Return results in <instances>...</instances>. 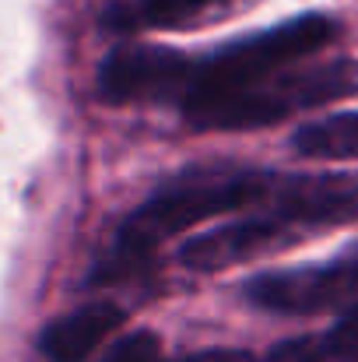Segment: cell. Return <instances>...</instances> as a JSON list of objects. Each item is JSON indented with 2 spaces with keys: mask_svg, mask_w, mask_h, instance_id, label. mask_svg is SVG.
<instances>
[{
  "mask_svg": "<svg viewBox=\"0 0 358 362\" xmlns=\"http://www.w3.org/2000/svg\"><path fill=\"white\" fill-rule=\"evenodd\" d=\"M172 362H256L253 352L246 349H204V352H193V356H179Z\"/></svg>",
  "mask_w": 358,
  "mask_h": 362,
  "instance_id": "obj_12",
  "label": "cell"
},
{
  "mask_svg": "<svg viewBox=\"0 0 358 362\" xmlns=\"http://www.w3.org/2000/svg\"><path fill=\"white\" fill-rule=\"evenodd\" d=\"M292 148L313 162H358V110L302 123L292 134Z\"/></svg>",
  "mask_w": 358,
  "mask_h": 362,
  "instance_id": "obj_10",
  "label": "cell"
},
{
  "mask_svg": "<svg viewBox=\"0 0 358 362\" xmlns=\"http://www.w3.org/2000/svg\"><path fill=\"white\" fill-rule=\"evenodd\" d=\"M123 310L117 303H88L53 324L42 327L39 334V352L53 362H81L88 359L119 324H123Z\"/></svg>",
  "mask_w": 358,
  "mask_h": 362,
  "instance_id": "obj_7",
  "label": "cell"
},
{
  "mask_svg": "<svg viewBox=\"0 0 358 362\" xmlns=\"http://www.w3.org/2000/svg\"><path fill=\"white\" fill-rule=\"evenodd\" d=\"M106 362H162V345L155 331H133L109 349Z\"/></svg>",
  "mask_w": 358,
  "mask_h": 362,
  "instance_id": "obj_11",
  "label": "cell"
},
{
  "mask_svg": "<svg viewBox=\"0 0 358 362\" xmlns=\"http://www.w3.org/2000/svg\"><path fill=\"white\" fill-rule=\"evenodd\" d=\"M193 60L169 46L126 42L99 67V95L113 106L133 103H179Z\"/></svg>",
  "mask_w": 358,
  "mask_h": 362,
  "instance_id": "obj_5",
  "label": "cell"
},
{
  "mask_svg": "<svg viewBox=\"0 0 358 362\" xmlns=\"http://www.w3.org/2000/svg\"><path fill=\"white\" fill-rule=\"evenodd\" d=\"M358 95V64L355 60H323V64H292L260 85L239 92L232 99L211 106L190 127L197 130H256L270 127L299 113L323 110L330 103Z\"/></svg>",
  "mask_w": 358,
  "mask_h": 362,
  "instance_id": "obj_3",
  "label": "cell"
},
{
  "mask_svg": "<svg viewBox=\"0 0 358 362\" xmlns=\"http://www.w3.org/2000/svg\"><path fill=\"white\" fill-rule=\"evenodd\" d=\"M267 187H270V169H249V165H215V169L179 173L176 180L162 183L137 211L126 215L109 253L92 271V281L109 285L133 278L155 260V250L162 240L225 215L256 211L267 197Z\"/></svg>",
  "mask_w": 358,
  "mask_h": 362,
  "instance_id": "obj_1",
  "label": "cell"
},
{
  "mask_svg": "<svg viewBox=\"0 0 358 362\" xmlns=\"http://www.w3.org/2000/svg\"><path fill=\"white\" fill-rule=\"evenodd\" d=\"M242 292L263 313H281V317L341 313L358 303V240L320 264L260 271L246 281Z\"/></svg>",
  "mask_w": 358,
  "mask_h": 362,
  "instance_id": "obj_4",
  "label": "cell"
},
{
  "mask_svg": "<svg viewBox=\"0 0 358 362\" xmlns=\"http://www.w3.org/2000/svg\"><path fill=\"white\" fill-rule=\"evenodd\" d=\"M295 243L302 240L281 222H274L267 211H246V215L222 222L218 229H204L193 240H186L179 246V264L193 271H225L253 257L288 250Z\"/></svg>",
  "mask_w": 358,
  "mask_h": 362,
  "instance_id": "obj_6",
  "label": "cell"
},
{
  "mask_svg": "<svg viewBox=\"0 0 358 362\" xmlns=\"http://www.w3.org/2000/svg\"><path fill=\"white\" fill-rule=\"evenodd\" d=\"M267 362H358V303L341 310L327 331L274 345Z\"/></svg>",
  "mask_w": 358,
  "mask_h": 362,
  "instance_id": "obj_9",
  "label": "cell"
},
{
  "mask_svg": "<svg viewBox=\"0 0 358 362\" xmlns=\"http://www.w3.org/2000/svg\"><path fill=\"white\" fill-rule=\"evenodd\" d=\"M232 0H130L106 11V25L117 32L137 28H183L201 25L222 11H229Z\"/></svg>",
  "mask_w": 358,
  "mask_h": 362,
  "instance_id": "obj_8",
  "label": "cell"
},
{
  "mask_svg": "<svg viewBox=\"0 0 358 362\" xmlns=\"http://www.w3.org/2000/svg\"><path fill=\"white\" fill-rule=\"evenodd\" d=\"M338 35H341L338 18H330L323 11H309V14H295L281 25H270L263 32L242 35L236 42H225L222 49L208 53L204 60H193L190 81L179 95V110H183L186 123L197 120L211 106H218L239 92L260 85L263 78L327 49Z\"/></svg>",
  "mask_w": 358,
  "mask_h": 362,
  "instance_id": "obj_2",
  "label": "cell"
}]
</instances>
